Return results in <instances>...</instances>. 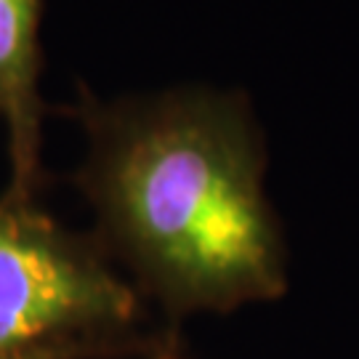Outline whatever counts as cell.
Instances as JSON below:
<instances>
[{"label": "cell", "mask_w": 359, "mask_h": 359, "mask_svg": "<svg viewBox=\"0 0 359 359\" xmlns=\"http://www.w3.org/2000/svg\"><path fill=\"white\" fill-rule=\"evenodd\" d=\"M43 0H0V120L8 130L11 197L32 200L40 176Z\"/></svg>", "instance_id": "obj_3"}, {"label": "cell", "mask_w": 359, "mask_h": 359, "mask_svg": "<svg viewBox=\"0 0 359 359\" xmlns=\"http://www.w3.org/2000/svg\"><path fill=\"white\" fill-rule=\"evenodd\" d=\"M77 187L96 243L173 317L280 298L285 243L264 176L266 144L243 90L173 86L99 99L80 88Z\"/></svg>", "instance_id": "obj_1"}, {"label": "cell", "mask_w": 359, "mask_h": 359, "mask_svg": "<svg viewBox=\"0 0 359 359\" xmlns=\"http://www.w3.org/2000/svg\"><path fill=\"white\" fill-rule=\"evenodd\" d=\"M152 359H179V351H176V344L170 341V344H163V346L154 348Z\"/></svg>", "instance_id": "obj_5"}, {"label": "cell", "mask_w": 359, "mask_h": 359, "mask_svg": "<svg viewBox=\"0 0 359 359\" xmlns=\"http://www.w3.org/2000/svg\"><path fill=\"white\" fill-rule=\"evenodd\" d=\"M0 359H69V357L53 354V351H25V348L0 346Z\"/></svg>", "instance_id": "obj_4"}, {"label": "cell", "mask_w": 359, "mask_h": 359, "mask_svg": "<svg viewBox=\"0 0 359 359\" xmlns=\"http://www.w3.org/2000/svg\"><path fill=\"white\" fill-rule=\"evenodd\" d=\"M142 293L96 240L67 231L32 200H0V346L69 359L133 348Z\"/></svg>", "instance_id": "obj_2"}]
</instances>
